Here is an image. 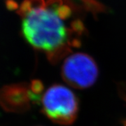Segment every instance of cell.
<instances>
[{
  "label": "cell",
  "instance_id": "cell-1",
  "mask_svg": "<svg viewBox=\"0 0 126 126\" xmlns=\"http://www.w3.org/2000/svg\"><path fill=\"white\" fill-rule=\"evenodd\" d=\"M21 18L25 40L44 53L50 63H58L81 46L83 35L74 29L72 23L71 26L66 25L55 11L33 9Z\"/></svg>",
  "mask_w": 126,
  "mask_h": 126
},
{
  "label": "cell",
  "instance_id": "cell-2",
  "mask_svg": "<svg viewBox=\"0 0 126 126\" xmlns=\"http://www.w3.org/2000/svg\"><path fill=\"white\" fill-rule=\"evenodd\" d=\"M41 100L42 111L50 121L67 126L76 120L79 102L69 88L60 84L51 86L44 92Z\"/></svg>",
  "mask_w": 126,
  "mask_h": 126
},
{
  "label": "cell",
  "instance_id": "cell-3",
  "mask_svg": "<svg viewBox=\"0 0 126 126\" xmlns=\"http://www.w3.org/2000/svg\"><path fill=\"white\" fill-rule=\"evenodd\" d=\"M62 77L68 85L77 89L92 86L98 77V67L89 55L76 53L64 60L61 68Z\"/></svg>",
  "mask_w": 126,
  "mask_h": 126
},
{
  "label": "cell",
  "instance_id": "cell-4",
  "mask_svg": "<svg viewBox=\"0 0 126 126\" xmlns=\"http://www.w3.org/2000/svg\"><path fill=\"white\" fill-rule=\"evenodd\" d=\"M40 99L32 90L30 84L13 83L0 89V107L7 112L23 113L30 108L31 103Z\"/></svg>",
  "mask_w": 126,
  "mask_h": 126
},
{
  "label": "cell",
  "instance_id": "cell-5",
  "mask_svg": "<svg viewBox=\"0 0 126 126\" xmlns=\"http://www.w3.org/2000/svg\"><path fill=\"white\" fill-rule=\"evenodd\" d=\"M64 2L78 16H81L86 11L93 15L107 12L108 8L98 0H64Z\"/></svg>",
  "mask_w": 126,
  "mask_h": 126
},
{
  "label": "cell",
  "instance_id": "cell-6",
  "mask_svg": "<svg viewBox=\"0 0 126 126\" xmlns=\"http://www.w3.org/2000/svg\"><path fill=\"white\" fill-rule=\"evenodd\" d=\"M46 2L44 0H25L22 3L18 14L23 16L24 14L33 9H45Z\"/></svg>",
  "mask_w": 126,
  "mask_h": 126
},
{
  "label": "cell",
  "instance_id": "cell-7",
  "mask_svg": "<svg viewBox=\"0 0 126 126\" xmlns=\"http://www.w3.org/2000/svg\"><path fill=\"white\" fill-rule=\"evenodd\" d=\"M72 9L68 5H63L56 11V14L62 20L65 21L72 16Z\"/></svg>",
  "mask_w": 126,
  "mask_h": 126
},
{
  "label": "cell",
  "instance_id": "cell-8",
  "mask_svg": "<svg viewBox=\"0 0 126 126\" xmlns=\"http://www.w3.org/2000/svg\"><path fill=\"white\" fill-rule=\"evenodd\" d=\"M63 5V0H47L46 2V9L56 12Z\"/></svg>",
  "mask_w": 126,
  "mask_h": 126
},
{
  "label": "cell",
  "instance_id": "cell-9",
  "mask_svg": "<svg viewBox=\"0 0 126 126\" xmlns=\"http://www.w3.org/2000/svg\"></svg>",
  "mask_w": 126,
  "mask_h": 126
}]
</instances>
